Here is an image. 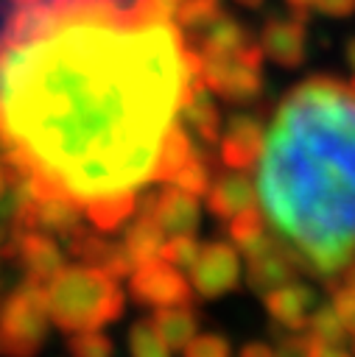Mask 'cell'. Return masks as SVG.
Masks as SVG:
<instances>
[{
    "label": "cell",
    "mask_w": 355,
    "mask_h": 357,
    "mask_svg": "<svg viewBox=\"0 0 355 357\" xmlns=\"http://www.w3.org/2000/svg\"><path fill=\"white\" fill-rule=\"evenodd\" d=\"M182 53L171 22L53 20L0 56L3 131L73 201L126 195L151 178L176 120Z\"/></svg>",
    "instance_id": "1"
},
{
    "label": "cell",
    "mask_w": 355,
    "mask_h": 357,
    "mask_svg": "<svg viewBox=\"0 0 355 357\" xmlns=\"http://www.w3.org/2000/svg\"><path fill=\"white\" fill-rule=\"evenodd\" d=\"M254 165L260 215L296 268L344 273L355 259V86L333 75L294 86Z\"/></svg>",
    "instance_id": "2"
},
{
    "label": "cell",
    "mask_w": 355,
    "mask_h": 357,
    "mask_svg": "<svg viewBox=\"0 0 355 357\" xmlns=\"http://www.w3.org/2000/svg\"><path fill=\"white\" fill-rule=\"evenodd\" d=\"M45 293L48 312L64 332H89L123 312V290L115 276L89 265L61 268Z\"/></svg>",
    "instance_id": "3"
},
{
    "label": "cell",
    "mask_w": 355,
    "mask_h": 357,
    "mask_svg": "<svg viewBox=\"0 0 355 357\" xmlns=\"http://www.w3.org/2000/svg\"><path fill=\"white\" fill-rule=\"evenodd\" d=\"M48 293L39 282H22L0 307V354L34 357L48 335Z\"/></svg>",
    "instance_id": "4"
},
{
    "label": "cell",
    "mask_w": 355,
    "mask_h": 357,
    "mask_svg": "<svg viewBox=\"0 0 355 357\" xmlns=\"http://www.w3.org/2000/svg\"><path fill=\"white\" fill-rule=\"evenodd\" d=\"M260 64L263 53L257 45H249L235 56H201V81L207 89L218 92L229 103H249L260 95L263 86Z\"/></svg>",
    "instance_id": "5"
},
{
    "label": "cell",
    "mask_w": 355,
    "mask_h": 357,
    "mask_svg": "<svg viewBox=\"0 0 355 357\" xmlns=\"http://www.w3.org/2000/svg\"><path fill=\"white\" fill-rule=\"evenodd\" d=\"M240 279V254L232 243H207L190 265V287L204 298L229 293Z\"/></svg>",
    "instance_id": "6"
},
{
    "label": "cell",
    "mask_w": 355,
    "mask_h": 357,
    "mask_svg": "<svg viewBox=\"0 0 355 357\" xmlns=\"http://www.w3.org/2000/svg\"><path fill=\"white\" fill-rule=\"evenodd\" d=\"M131 296L151 307H184L190 301V282L162 259L143 262L131 271Z\"/></svg>",
    "instance_id": "7"
},
{
    "label": "cell",
    "mask_w": 355,
    "mask_h": 357,
    "mask_svg": "<svg viewBox=\"0 0 355 357\" xmlns=\"http://www.w3.org/2000/svg\"><path fill=\"white\" fill-rule=\"evenodd\" d=\"M246 257V279H249V287L254 293H268L285 282H294V271H296V262L291 259V254L277 243L274 234H260L252 245H246L240 251Z\"/></svg>",
    "instance_id": "8"
},
{
    "label": "cell",
    "mask_w": 355,
    "mask_h": 357,
    "mask_svg": "<svg viewBox=\"0 0 355 357\" xmlns=\"http://www.w3.org/2000/svg\"><path fill=\"white\" fill-rule=\"evenodd\" d=\"M140 215H151L165 234H193L198 226V201L196 195L171 187L159 195H145L140 201Z\"/></svg>",
    "instance_id": "9"
},
{
    "label": "cell",
    "mask_w": 355,
    "mask_h": 357,
    "mask_svg": "<svg viewBox=\"0 0 355 357\" xmlns=\"http://www.w3.org/2000/svg\"><path fill=\"white\" fill-rule=\"evenodd\" d=\"M260 53L277 61L280 67H299L305 61V17H271L260 31Z\"/></svg>",
    "instance_id": "10"
},
{
    "label": "cell",
    "mask_w": 355,
    "mask_h": 357,
    "mask_svg": "<svg viewBox=\"0 0 355 357\" xmlns=\"http://www.w3.org/2000/svg\"><path fill=\"white\" fill-rule=\"evenodd\" d=\"M6 254L8 257H17L25 271H28V279L31 282H50V276H56L64 265H61V248L39 234V231H25V229H17L14 237L6 243Z\"/></svg>",
    "instance_id": "11"
},
{
    "label": "cell",
    "mask_w": 355,
    "mask_h": 357,
    "mask_svg": "<svg viewBox=\"0 0 355 357\" xmlns=\"http://www.w3.org/2000/svg\"><path fill=\"white\" fill-rule=\"evenodd\" d=\"M263 145V126L254 114L238 112L226 120V131L221 137V162L229 170H246L257 162Z\"/></svg>",
    "instance_id": "12"
},
{
    "label": "cell",
    "mask_w": 355,
    "mask_h": 357,
    "mask_svg": "<svg viewBox=\"0 0 355 357\" xmlns=\"http://www.w3.org/2000/svg\"><path fill=\"white\" fill-rule=\"evenodd\" d=\"M268 315L285 329V332H305L307 318L316 304V293L307 284L299 282H285L263 296Z\"/></svg>",
    "instance_id": "13"
},
{
    "label": "cell",
    "mask_w": 355,
    "mask_h": 357,
    "mask_svg": "<svg viewBox=\"0 0 355 357\" xmlns=\"http://www.w3.org/2000/svg\"><path fill=\"white\" fill-rule=\"evenodd\" d=\"M254 201H257L254 184L243 170H229V173H221L218 178L210 181L207 206L221 220H232L240 212L254 209Z\"/></svg>",
    "instance_id": "14"
},
{
    "label": "cell",
    "mask_w": 355,
    "mask_h": 357,
    "mask_svg": "<svg viewBox=\"0 0 355 357\" xmlns=\"http://www.w3.org/2000/svg\"><path fill=\"white\" fill-rule=\"evenodd\" d=\"M67 240H70V251H73L75 257H81L84 265L98 268V271H103V273H109V276H115V279L131 273V268H134V262L129 259V254L123 251V245L106 243V240H101L95 231L75 229Z\"/></svg>",
    "instance_id": "15"
},
{
    "label": "cell",
    "mask_w": 355,
    "mask_h": 357,
    "mask_svg": "<svg viewBox=\"0 0 355 357\" xmlns=\"http://www.w3.org/2000/svg\"><path fill=\"white\" fill-rule=\"evenodd\" d=\"M196 151H198V148H196V142L190 139V134L173 120L171 128H168L165 137H162L159 156H157V165H154L151 178H157V181H171V178L187 165V159H190Z\"/></svg>",
    "instance_id": "16"
},
{
    "label": "cell",
    "mask_w": 355,
    "mask_h": 357,
    "mask_svg": "<svg viewBox=\"0 0 355 357\" xmlns=\"http://www.w3.org/2000/svg\"><path fill=\"white\" fill-rule=\"evenodd\" d=\"M78 201H73L70 195H50V198H42L36 201V209H34V229H45L50 234H61V237H70L75 229H81L78 223Z\"/></svg>",
    "instance_id": "17"
},
{
    "label": "cell",
    "mask_w": 355,
    "mask_h": 357,
    "mask_svg": "<svg viewBox=\"0 0 355 357\" xmlns=\"http://www.w3.org/2000/svg\"><path fill=\"white\" fill-rule=\"evenodd\" d=\"M249 45H252V42H249L246 28H243L238 20L221 14V17H215V20L204 28V36H201V56H207V59H215V56H235V53H240V50L249 47Z\"/></svg>",
    "instance_id": "18"
},
{
    "label": "cell",
    "mask_w": 355,
    "mask_h": 357,
    "mask_svg": "<svg viewBox=\"0 0 355 357\" xmlns=\"http://www.w3.org/2000/svg\"><path fill=\"white\" fill-rule=\"evenodd\" d=\"M179 112H182L184 123L190 126V131L198 134L204 142H215L221 137V114H218L207 86L184 95L179 103Z\"/></svg>",
    "instance_id": "19"
},
{
    "label": "cell",
    "mask_w": 355,
    "mask_h": 357,
    "mask_svg": "<svg viewBox=\"0 0 355 357\" xmlns=\"http://www.w3.org/2000/svg\"><path fill=\"white\" fill-rule=\"evenodd\" d=\"M162 243H165V231L157 226V220L151 215H140L134 223H129V229L123 234V251L129 254L134 268L143 262L159 259Z\"/></svg>",
    "instance_id": "20"
},
{
    "label": "cell",
    "mask_w": 355,
    "mask_h": 357,
    "mask_svg": "<svg viewBox=\"0 0 355 357\" xmlns=\"http://www.w3.org/2000/svg\"><path fill=\"white\" fill-rule=\"evenodd\" d=\"M151 326L168 351L184 349L196 337V315L187 307H159L151 318Z\"/></svg>",
    "instance_id": "21"
},
{
    "label": "cell",
    "mask_w": 355,
    "mask_h": 357,
    "mask_svg": "<svg viewBox=\"0 0 355 357\" xmlns=\"http://www.w3.org/2000/svg\"><path fill=\"white\" fill-rule=\"evenodd\" d=\"M134 209H137V204H134V195H131V192H126V195H112V198H98V201H89V204H87L89 220H92L98 229H103V231L117 229Z\"/></svg>",
    "instance_id": "22"
},
{
    "label": "cell",
    "mask_w": 355,
    "mask_h": 357,
    "mask_svg": "<svg viewBox=\"0 0 355 357\" xmlns=\"http://www.w3.org/2000/svg\"><path fill=\"white\" fill-rule=\"evenodd\" d=\"M305 332H307L310 337L321 340V343H330V346H344V343L349 340V335H347L344 324L338 321V315L333 312V307H330V304L316 307V310L310 312Z\"/></svg>",
    "instance_id": "23"
},
{
    "label": "cell",
    "mask_w": 355,
    "mask_h": 357,
    "mask_svg": "<svg viewBox=\"0 0 355 357\" xmlns=\"http://www.w3.org/2000/svg\"><path fill=\"white\" fill-rule=\"evenodd\" d=\"M182 0H134L123 22L129 25H168Z\"/></svg>",
    "instance_id": "24"
},
{
    "label": "cell",
    "mask_w": 355,
    "mask_h": 357,
    "mask_svg": "<svg viewBox=\"0 0 355 357\" xmlns=\"http://www.w3.org/2000/svg\"><path fill=\"white\" fill-rule=\"evenodd\" d=\"M171 181H173V187L184 190V192H190V195H196V198H198V195H207L212 176H210V167H207V159L201 156V151H196V153L187 159V165H184Z\"/></svg>",
    "instance_id": "25"
},
{
    "label": "cell",
    "mask_w": 355,
    "mask_h": 357,
    "mask_svg": "<svg viewBox=\"0 0 355 357\" xmlns=\"http://www.w3.org/2000/svg\"><path fill=\"white\" fill-rule=\"evenodd\" d=\"M221 14H224L221 11V0H182L173 17L179 20L182 28L198 31V28H207Z\"/></svg>",
    "instance_id": "26"
},
{
    "label": "cell",
    "mask_w": 355,
    "mask_h": 357,
    "mask_svg": "<svg viewBox=\"0 0 355 357\" xmlns=\"http://www.w3.org/2000/svg\"><path fill=\"white\" fill-rule=\"evenodd\" d=\"M229 237H232V243H235V248H238V254L246 248V245H252L260 234H266V226H263V215L257 212V206L254 209H246V212H240L238 218H232L229 220Z\"/></svg>",
    "instance_id": "27"
},
{
    "label": "cell",
    "mask_w": 355,
    "mask_h": 357,
    "mask_svg": "<svg viewBox=\"0 0 355 357\" xmlns=\"http://www.w3.org/2000/svg\"><path fill=\"white\" fill-rule=\"evenodd\" d=\"M129 351L131 357H171L168 346L157 337L154 326L145 321H137L129 332Z\"/></svg>",
    "instance_id": "28"
},
{
    "label": "cell",
    "mask_w": 355,
    "mask_h": 357,
    "mask_svg": "<svg viewBox=\"0 0 355 357\" xmlns=\"http://www.w3.org/2000/svg\"><path fill=\"white\" fill-rule=\"evenodd\" d=\"M198 243L193 240V234H173L171 240H165L162 243V251H159V257H162V262H168V265H173L176 271H190V265H193V259H196V254H198Z\"/></svg>",
    "instance_id": "29"
},
{
    "label": "cell",
    "mask_w": 355,
    "mask_h": 357,
    "mask_svg": "<svg viewBox=\"0 0 355 357\" xmlns=\"http://www.w3.org/2000/svg\"><path fill=\"white\" fill-rule=\"evenodd\" d=\"M67 349H70L73 357H112V354H115L112 340H109L103 332H98V329H89V332H73Z\"/></svg>",
    "instance_id": "30"
},
{
    "label": "cell",
    "mask_w": 355,
    "mask_h": 357,
    "mask_svg": "<svg viewBox=\"0 0 355 357\" xmlns=\"http://www.w3.org/2000/svg\"><path fill=\"white\" fill-rule=\"evenodd\" d=\"M330 307H333V312L338 315V321L344 324V329H347V335L352 337L355 335V287L352 284H338L335 290H333V298H330Z\"/></svg>",
    "instance_id": "31"
},
{
    "label": "cell",
    "mask_w": 355,
    "mask_h": 357,
    "mask_svg": "<svg viewBox=\"0 0 355 357\" xmlns=\"http://www.w3.org/2000/svg\"><path fill=\"white\" fill-rule=\"evenodd\" d=\"M229 343L221 335H196L184 346V357H229Z\"/></svg>",
    "instance_id": "32"
},
{
    "label": "cell",
    "mask_w": 355,
    "mask_h": 357,
    "mask_svg": "<svg viewBox=\"0 0 355 357\" xmlns=\"http://www.w3.org/2000/svg\"><path fill=\"white\" fill-rule=\"evenodd\" d=\"M305 346H307V335L305 332H285L277 340L274 357H305Z\"/></svg>",
    "instance_id": "33"
},
{
    "label": "cell",
    "mask_w": 355,
    "mask_h": 357,
    "mask_svg": "<svg viewBox=\"0 0 355 357\" xmlns=\"http://www.w3.org/2000/svg\"><path fill=\"white\" fill-rule=\"evenodd\" d=\"M305 335H307V332H305ZM305 357H355V354L347 351L344 346H330V343H321V340H316V337L307 335Z\"/></svg>",
    "instance_id": "34"
},
{
    "label": "cell",
    "mask_w": 355,
    "mask_h": 357,
    "mask_svg": "<svg viewBox=\"0 0 355 357\" xmlns=\"http://www.w3.org/2000/svg\"><path fill=\"white\" fill-rule=\"evenodd\" d=\"M313 8L327 17H349L355 11V0H313Z\"/></svg>",
    "instance_id": "35"
},
{
    "label": "cell",
    "mask_w": 355,
    "mask_h": 357,
    "mask_svg": "<svg viewBox=\"0 0 355 357\" xmlns=\"http://www.w3.org/2000/svg\"><path fill=\"white\" fill-rule=\"evenodd\" d=\"M238 357H274V349L266 343H246Z\"/></svg>",
    "instance_id": "36"
},
{
    "label": "cell",
    "mask_w": 355,
    "mask_h": 357,
    "mask_svg": "<svg viewBox=\"0 0 355 357\" xmlns=\"http://www.w3.org/2000/svg\"><path fill=\"white\" fill-rule=\"evenodd\" d=\"M344 59H347V64L352 67V75H355V36H349L344 42Z\"/></svg>",
    "instance_id": "37"
},
{
    "label": "cell",
    "mask_w": 355,
    "mask_h": 357,
    "mask_svg": "<svg viewBox=\"0 0 355 357\" xmlns=\"http://www.w3.org/2000/svg\"><path fill=\"white\" fill-rule=\"evenodd\" d=\"M285 3L291 6L294 14H302V17H307V8H313V0H285Z\"/></svg>",
    "instance_id": "38"
},
{
    "label": "cell",
    "mask_w": 355,
    "mask_h": 357,
    "mask_svg": "<svg viewBox=\"0 0 355 357\" xmlns=\"http://www.w3.org/2000/svg\"><path fill=\"white\" fill-rule=\"evenodd\" d=\"M103 3H109L120 17H126V11L131 8V3H134V0H103Z\"/></svg>",
    "instance_id": "39"
},
{
    "label": "cell",
    "mask_w": 355,
    "mask_h": 357,
    "mask_svg": "<svg viewBox=\"0 0 355 357\" xmlns=\"http://www.w3.org/2000/svg\"><path fill=\"white\" fill-rule=\"evenodd\" d=\"M6 184H8V170L0 165V198H3V192H6Z\"/></svg>",
    "instance_id": "40"
},
{
    "label": "cell",
    "mask_w": 355,
    "mask_h": 357,
    "mask_svg": "<svg viewBox=\"0 0 355 357\" xmlns=\"http://www.w3.org/2000/svg\"><path fill=\"white\" fill-rule=\"evenodd\" d=\"M240 3H243L246 8H260V6H263V0H240Z\"/></svg>",
    "instance_id": "41"
},
{
    "label": "cell",
    "mask_w": 355,
    "mask_h": 357,
    "mask_svg": "<svg viewBox=\"0 0 355 357\" xmlns=\"http://www.w3.org/2000/svg\"><path fill=\"white\" fill-rule=\"evenodd\" d=\"M0 245H6V229L0 226Z\"/></svg>",
    "instance_id": "42"
},
{
    "label": "cell",
    "mask_w": 355,
    "mask_h": 357,
    "mask_svg": "<svg viewBox=\"0 0 355 357\" xmlns=\"http://www.w3.org/2000/svg\"><path fill=\"white\" fill-rule=\"evenodd\" d=\"M347 84H349V86H355V75H352V78H349V81H347Z\"/></svg>",
    "instance_id": "43"
},
{
    "label": "cell",
    "mask_w": 355,
    "mask_h": 357,
    "mask_svg": "<svg viewBox=\"0 0 355 357\" xmlns=\"http://www.w3.org/2000/svg\"><path fill=\"white\" fill-rule=\"evenodd\" d=\"M0 128H3V117H0Z\"/></svg>",
    "instance_id": "44"
}]
</instances>
